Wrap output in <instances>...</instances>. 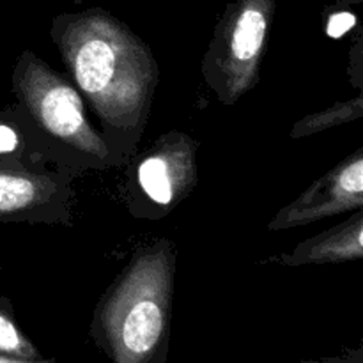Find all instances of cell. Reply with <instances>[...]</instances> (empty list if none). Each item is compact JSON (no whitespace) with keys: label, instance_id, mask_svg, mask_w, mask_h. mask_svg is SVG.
Returning a JSON list of instances; mask_svg holds the SVG:
<instances>
[{"label":"cell","instance_id":"obj_7","mask_svg":"<svg viewBox=\"0 0 363 363\" xmlns=\"http://www.w3.org/2000/svg\"><path fill=\"white\" fill-rule=\"evenodd\" d=\"M363 208V147L315 179L268 222V230H286Z\"/></svg>","mask_w":363,"mask_h":363},{"label":"cell","instance_id":"obj_2","mask_svg":"<svg viewBox=\"0 0 363 363\" xmlns=\"http://www.w3.org/2000/svg\"><path fill=\"white\" fill-rule=\"evenodd\" d=\"M177 248L160 238L133 252L96 303L91 339L116 363L167 360L176 287Z\"/></svg>","mask_w":363,"mask_h":363},{"label":"cell","instance_id":"obj_11","mask_svg":"<svg viewBox=\"0 0 363 363\" xmlns=\"http://www.w3.org/2000/svg\"><path fill=\"white\" fill-rule=\"evenodd\" d=\"M363 117V98L362 92H358L354 98L346 99V101H339L335 105L328 106V108L318 110L308 116L301 117L291 130V138L298 140V138L312 137L321 131L332 130L335 126H342V124L354 123Z\"/></svg>","mask_w":363,"mask_h":363},{"label":"cell","instance_id":"obj_5","mask_svg":"<svg viewBox=\"0 0 363 363\" xmlns=\"http://www.w3.org/2000/svg\"><path fill=\"white\" fill-rule=\"evenodd\" d=\"M199 140L184 131L160 135L124 163V195L133 218L160 222L194 194L199 183Z\"/></svg>","mask_w":363,"mask_h":363},{"label":"cell","instance_id":"obj_1","mask_svg":"<svg viewBox=\"0 0 363 363\" xmlns=\"http://www.w3.org/2000/svg\"><path fill=\"white\" fill-rule=\"evenodd\" d=\"M50 38L123 169L138 151L160 82L151 46L103 7L57 14Z\"/></svg>","mask_w":363,"mask_h":363},{"label":"cell","instance_id":"obj_6","mask_svg":"<svg viewBox=\"0 0 363 363\" xmlns=\"http://www.w3.org/2000/svg\"><path fill=\"white\" fill-rule=\"evenodd\" d=\"M77 177L53 163L0 160V222L73 225Z\"/></svg>","mask_w":363,"mask_h":363},{"label":"cell","instance_id":"obj_8","mask_svg":"<svg viewBox=\"0 0 363 363\" xmlns=\"http://www.w3.org/2000/svg\"><path fill=\"white\" fill-rule=\"evenodd\" d=\"M363 259V208L350 220L301 241L291 254L280 255L286 266L339 264Z\"/></svg>","mask_w":363,"mask_h":363},{"label":"cell","instance_id":"obj_9","mask_svg":"<svg viewBox=\"0 0 363 363\" xmlns=\"http://www.w3.org/2000/svg\"><path fill=\"white\" fill-rule=\"evenodd\" d=\"M0 160L57 165L52 147L18 103L0 110Z\"/></svg>","mask_w":363,"mask_h":363},{"label":"cell","instance_id":"obj_3","mask_svg":"<svg viewBox=\"0 0 363 363\" xmlns=\"http://www.w3.org/2000/svg\"><path fill=\"white\" fill-rule=\"evenodd\" d=\"M11 92L52 147L57 165L78 176L89 170L119 169L110 145L87 119L85 99L71 78L32 50L18 55Z\"/></svg>","mask_w":363,"mask_h":363},{"label":"cell","instance_id":"obj_14","mask_svg":"<svg viewBox=\"0 0 363 363\" xmlns=\"http://www.w3.org/2000/svg\"><path fill=\"white\" fill-rule=\"evenodd\" d=\"M0 363H13L9 360V358H6V357H0Z\"/></svg>","mask_w":363,"mask_h":363},{"label":"cell","instance_id":"obj_12","mask_svg":"<svg viewBox=\"0 0 363 363\" xmlns=\"http://www.w3.org/2000/svg\"><path fill=\"white\" fill-rule=\"evenodd\" d=\"M353 27H357V14L350 7H333L326 18V34L332 39H340Z\"/></svg>","mask_w":363,"mask_h":363},{"label":"cell","instance_id":"obj_4","mask_svg":"<svg viewBox=\"0 0 363 363\" xmlns=\"http://www.w3.org/2000/svg\"><path fill=\"white\" fill-rule=\"evenodd\" d=\"M277 0H233L216 23L201 62L204 84L222 105L254 91L268 50Z\"/></svg>","mask_w":363,"mask_h":363},{"label":"cell","instance_id":"obj_10","mask_svg":"<svg viewBox=\"0 0 363 363\" xmlns=\"http://www.w3.org/2000/svg\"><path fill=\"white\" fill-rule=\"evenodd\" d=\"M0 357L9 358L13 363H50V358L43 357L18 326L13 303L4 296H0Z\"/></svg>","mask_w":363,"mask_h":363},{"label":"cell","instance_id":"obj_13","mask_svg":"<svg viewBox=\"0 0 363 363\" xmlns=\"http://www.w3.org/2000/svg\"><path fill=\"white\" fill-rule=\"evenodd\" d=\"M350 66H351V77H353V85L357 87L358 92H362V80H363V43H362V30L358 28L357 35H354L353 46L350 52Z\"/></svg>","mask_w":363,"mask_h":363},{"label":"cell","instance_id":"obj_15","mask_svg":"<svg viewBox=\"0 0 363 363\" xmlns=\"http://www.w3.org/2000/svg\"><path fill=\"white\" fill-rule=\"evenodd\" d=\"M0 272H2V262H0Z\"/></svg>","mask_w":363,"mask_h":363}]
</instances>
